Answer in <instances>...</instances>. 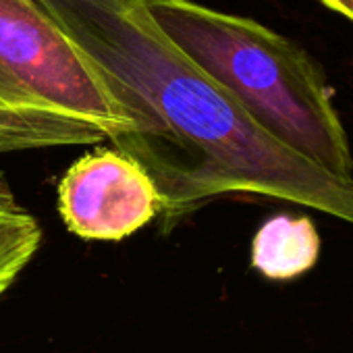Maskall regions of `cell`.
I'll use <instances>...</instances> for the list:
<instances>
[{"label": "cell", "mask_w": 353, "mask_h": 353, "mask_svg": "<svg viewBox=\"0 0 353 353\" xmlns=\"http://www.w3.org/2000/svg\"><path fill=\"white\" fill-rule=\"evenodd\" d=\"M96 63L135 129L112 143L156 183L168 233L227 194L293 202L353 225V179L260 127L176 48L143 0H40Z\"/></svg>", "instance_id": "obj_1"}, {"label": "cell", "mask_w": 353, "mask_h": 353, "mask_svg": "<svg viewBox=\"0 0 353 353\" xmlns=\"http://www.w3.org/2000/svg\"><path fill=\"white\" fill-rule=\"evenodd\" d=\"M168 40L221 83L268 133L353 179V154L322 67L250 17L194 0H143Z\"/></svg>", "instance_id": "obj_2"}, {"label": "cell", "mask_w": 353, "mask_h": 353, "mask_svg": "<svg viewBox=\"0 0 353 353\" xmlns=\"http://www.w3.org/2000/svg\"><path fill=\"white\" fill-rule=\"evenodd\" d=\"M133 129L96 63L40 0H0V154L114 141Z\"/></svg>", "instance_id": "obj_3"}, {"label": "cell", "mask_w": 353, "mask_h": 353, "mask_svg": "<svg viewBox=\"0 0 353 353\" xmlns=\"http://www.w3.org/2000/svg\"><path fill=\"white\" fill-rule=\"evenodd\" d=\"M65 227L88 241H123L160 216L152 176L121 150L98 148L75 160L59 183Z\"/></svg>", "instance_id": "obj_4"}, {"label": "cell", "mask_w": 353, "mask_h": 353, "mask_svg": "<svg viewBox=\"0 0 353 353\" xmlns=\"http://www.w3.org/2000/svg\"><path fill=\"white\" fill-rule=\"evenodd\" d=\"M320 248L322 241L310 216L281 212L256 231L250 262L268 281H293L316 266Z\"/></svg>", "instance_id": "obj_5"}, {"label": "cell", "mask_w": 353, "mask_h": 353, "mask_svg": "<svg viewBox=\"0 0 353 353\" xmlns=\"http://www.w3.org/2000/svg\"><path fill=\"white\" fill-rule=\"evenodd\" d=\"M42 245V227L26 208L0 210V297H3Z\"/></svg>", "instance_id": "obj_6"}, {"label": "cell", "mask_w": 353, "mask_h": 353, "mask_svg": "<svg viewBox=\"0 0 353 353\" xmlns=\"http://www.w3.org/2000/svg\"><path fill=\"white\" fill-rule=\"evenodd\" d=\"M23 208L15 196V192L11 190V183L7 179V174L0 170V210H19Z\"/></svg>", "instance_id": "obj_7"}, {"label": "cell", "mask_w": 353, "mask_h": 353, "mask_svg": "<svg viewBox=\"0 0 353 353\" xmlns=\"http://www.w3.org/2000/svg\"><path fill=\"white\" fill-rule=\"evenodd\" d=\"M318 3L330 9L332 13L341 15L349 23H353V0H318Z\"/></svg>", "instance_id": "obj_8"}]
</instances>
